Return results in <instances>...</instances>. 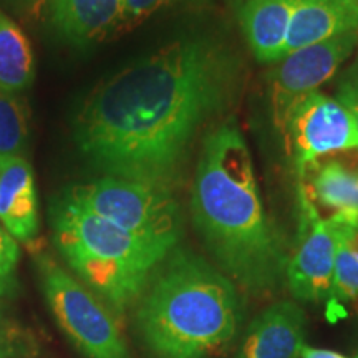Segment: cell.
<instances>
[{"mask_svg": "<svg viewBox=\"0 0 358 358\" xmlns=\"http://www.w3.org/2000/svg\"><path fill=\"white\" fill-rule=\"evenodd\" d=\"M241 60L213 37H187L106 80L83 103L75 141L108 176L171 189L201 128L234 100Z\"/></svg>", "mask_w": 358, "mask_h": 358, "instance_id": "1", "label": "cell"}, {"mask_svg": "<svg viewBox=\"0 0 358 358\" xmlns=\"http://www.w3.org/2000/svg\"><path fill=\"white\" fill-rule=\"evenodd\" d=\"M191 216L219 271L232 282L259 295L285 284L287 245L264 209L248 143L232 120L204 136Z\"/></svg>", "mask_w": 358, "mask_h": 358, "instance_id": "2", "label": "cell"}, {"mask_svg": "<svg viewBox=\"0 0 358 358\" xmlns=\"http://www.w3.org/2000/svg\"><path fill=\"white\" fill-rule=\"evenodd\" d=\"M243 303L229 277L174 248L138 299L134 327L151 358H213L236 338Z\"/></svg>", "mask_w": 358, "mask_h": 358, "instance_id": "3", "label": "cell"}, {"mask_svg": "<svg viewBox=\"0 0 358 358\" xmlns=\"http://www.w3.org/2000/svg\"><path fill=\"white\" fill-rule=\"evenodd\" d=\"M53 243L82 284L115 313L138 302L169 252L138 239L62 194L50 206Z\"/></svg>", "mask_w": 358, "mask_h": 358, "instance_id": "4", "label": "cell"}, {"mask_svg": "<svg viewBox=\"0 0 358 358\" xmlns=\"http://www.w3.org/2000/svg\"><path fill=\"white\" fill-rule=\"evenodd\" d=\"M82 206L145 243L171 252L182 236V213L169 187L105 176L65 192Z\"/></svg>", "mask_w": 358, "mask_h": 358, "instance_id": "5", "label": "cell"}, {"mask_svg": "<svg viewBox=\"0 0 358 358\" xmlns=\"http://www.w3.org/2000/svg\"><path fill=\"white\" fill-rule=\"evenodd\" d=\"M35 264L57 324L85 358H131L116 313L98 295L47 254Z\"/></svg>", "mask_w": 358, "mask_h": 358, "instance_id": "6", "label": "cell"}, {"mask_svg": "<svg viewBox=\"0 0 358 358\" xmlns=\"http://www.w3.org/2000/svg\"><path fill=\"white\" fill-rule=\"evenodd\" d=\"M277 129L299 178L320 158L358 150V129L352 115L337 98L322 92L295 100Z\"/></svg>", "mask_w": 358, "mask_h": 358, "instance_id": "7", "label": "cell"}, {"mask_svg": "<svg viewBox=\"0 0 358 358\" xmlns=\"http://www.w3.org/2000/svg\"><path fill=\"white\" fill-rule=\"evenodd\" d=\"M299 208V243L292 256H289L285 284L297 301H329L334 284L340 224L332 219L322 217L301 189Z\"/></svg>", "mask_w": 358, "mask_h": 358, "instance_id": "8", "label": "cell"}, {"mask_svg": "<svg viewBox=\"0 0 358 358\" xmlns=\"http://www.w3.org/2000/svg\"><path fill=\"white\" fill-rule=\"evenodd\" d=\"M358 43V30L308 45L285 55L268 73L271 105L275 127L295 100L312 92L337 73Z\"/></svg>", "mask_w": 358, "mask_h": 358, "instance_id": "9", "label": "cell"}, {"mask_svg": "<svg viewBox=\"0 0 358 358\" xmlns=\"http://www.w3.org/2000/svg\"><path fill=\"white\" fill-rule=\"evenodd\" d=\"M307 319L297 302L279 301L259 313L236 358H301Z\"/></svg>", "mask_w": 358, "mask_h": 358, "instance_id": "10", "label": "cell"}, {"mask_svg": "<svg viewBox=\"0 0 358 358\" xmlns=\"http://www.w3.org/2000/svg\"><path fill=\"white\" fill-rule=\"evenodd\" d=\"M45 19L71 45H90L124 24V0H48Z\"/></svg>", "mask_w": 358, "mask_h": 358, "instance_id": "11", "label": "cell"}, {"mask_svg": "<svg viewBox=\"0 0 358 358\" xmlns=\"http://www.w3.org/2000/svg\"><path fill=\"white\" fill-rule=\"evenodd\" d=\"M0 222L17 243L37 239L38 196L34 169L25 158L0 159Z\"/></svg>", "mask_w": 358, "mask_h": 358, "instance_id": "12", "label": "cell"}, {"mask_svg": "<svg viewBox=\"0 0 358 358\" xmlns=\"http://www.w3.org/2000/svg\"><path fill=\"white\" fill-rule=\"evenodd\" d=\"M301 189L315 209H325L332 221L358 229V168L330 159L308 168Z\"/></svg>", "mask_w": 358, "mask_h": 358, "instance_id": "13", "label": "cell"}, {"mask_svg": "<svg viewBox=\"0 0 358 358\" xmlns=\"http://www.w3.org/2000/svg\"><path fill=\"white\" fill-rule=\"evenodd\" d=\"M353 30H358V0H295L284 57Z\"/></svg>", "mask_w": 358, "mask_h": 358, "instance_id": "14", "label": "cell"}, {"mask_svg": "<svg viewBox=\"0 0 358 358\" xmlns=\"http://www.w3.org/2000/svg\"><path fill=\"white\" fill-rule=\"evenodd\" d=\"M295 0H234V7L250 52L261 64L284 58Z\"/></svg>", "mask_w": 358, "mask_h": 358, "instance_id": "15", "label": "cell"}, {"mask_svg": "<svg viewBox=\"0 0 358 358\" xmlns=\"http://www.w3.org/2000/svg\"><path fill=\"white\" fill-rule=\"evenodd\" d=\"M35 75L32 45L24 30L0 8V90L19 93Z\"/></svg>", "mask_w": 358, "mask_h": 358, "instance_id": "16", "label": "cell"}, {"mask_svg": "<svg viewBox=\"0 0 358 358\" xmlns=\"http://www.w3.org/2000/svg\"><path fill=\"white\" fill-rule=\"evenodd\" d=\"M340 224L330 307L358 302V229Z\"/></svg>", "mask_w": 358, "mask_h": 358, "instance_id": "17", "label": "cell"}, {"mask_svg": "<svg viewBox=\"0 0 358 358\" xmlns=\"http://www.w3.org/2000/svg\"><path fill=\"white\" fill-rule=\"evenodd\" d=\"M30 141L29 115L17 93L0 90V159L25 158Z\"/></svg>", "mask_w": 358, "mask_h": 358, "instance_id": "18", "label": "cell"}, {"mask_svg": "<svg viewBox=\"0 0 358 358\" xmlns=\"http://www.w3.org/2000/svg\"><path fill=\"white\" fill-rule=\"evenodd\" d=\"M37 353V340L0 303V358H29Z\"/></svg>", "mask_w": 358, "mask_h": 358, "instance_id": "19", "label": "cell"}, {"mask_svg": "<svg viewBox=\"0 0 358 358\" xmlns=\"http://www.w3.org/2000/svg\"><path fill=\"white\" fill-rule=\"evenodd\" d=\"M19 257V243L0 222V299L12 297L19 289V279H17Z\"/></svg>", "mask_w": 358, "mask_h": 358, "instance_id": "20", "label": "cell"}, {"mask_svg": "<svg viewBox=\"0 0 358 358\" xmlns=\"http://www.w3.org/2000/svg\"><path fill=\"white\" fill-rule=\"evenodd\" d=\"M335 98L348 110L358 129V60L340 75Z\"/></svg>", "mask_w": 358, "mask_h": 358, "instance_id": "21", "label": "cell"}, {"mask_svg": "<svg viewBox=\"0 0 358 358\" xmlns=\"http://www.w3.org/2000/svg\"><path fill=\"white\" fill-rule=\"evenodd\" d=\"M181 0H124V25L136 24Z\"/></svg>", "mask_w": 358, "mask_h": 358, "instance_id": "22", "label": "cell"}, {"mask_svg": "<svg viewBox=\"0 0 358 358\" xmlns=\"http://www.w3.org/2000/svg\"><path fill=\"white\" fill-rule=\"evenodd\" d=\"M7 2L25 19H37L43 13L48 0H7Z\"/></svg>", "mask_w": 358, "mask_h": 358, "instance_id": "23", "label": "cell"}, {"mask_svg": "<svg viewBox=\"0 0 358 358\" xmlns=\"http://www.w3.org/2000/svg\"><path fill=\"white\" fill-rule=\"evenodd\" d=\"M301 358H348V357L334 350H325V348H313V347L303 345L301 352Z\"/></svg>", "mask_w": 358, "mask_h": 358, "instance_id": "24", "label": "cell"}, {"mask_svg": "<svg viewBox=\"0 0 358 358\" xmlns=\"http://www.w3.org/2000/svg\"><path fill=\"white\" fill-rule=\"evenodd\" d=\"M355 358H358V353H357V357H355Z\"/></svg>", "mask_w": 358, "mask_h": 358, "instance_id": "25", "label": "cell"}]
</instances>
